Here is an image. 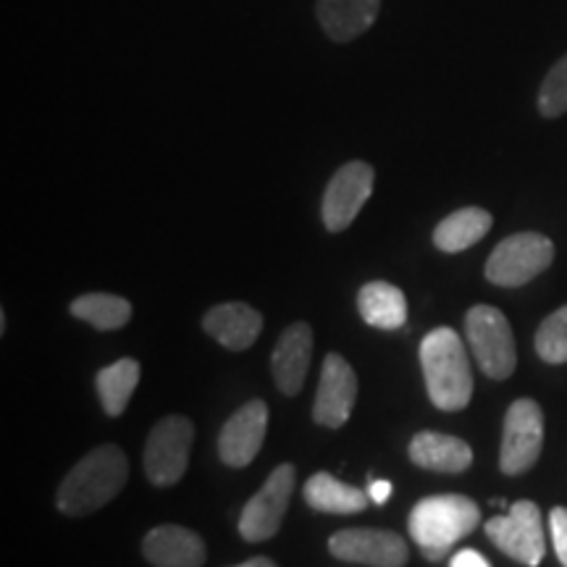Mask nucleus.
<instances>
[{
    "instance_id": "f257e3e1",
    "label": "nucleus",
    "mask_w": 567,
    "mask_h": 567,
    "mask_svg": "<svg viewBox=\"0 0 567 567\" xmlns=\"http://www.w3.org/2000/svg\"><path fill=\"white\" fill-rule=\"evenodd\" d=\"M130 478V460L116 444H103L87 452L61 481L55 505L63 515L82 517L109 505Z\"/></svg>"
},
{
    "instance_id": "f03ea898",
    "label": "nucleus",
    "mask_w": 567,
    "mask_h": 567,
    "mask_svg": "<svg viewBox=\"0 0 567 567\" xmlns=\"http://www.w3.org/2000/svg\"><path fill=\"white\" fill-rule=\"evenodd\" d=\"M425 392L444 413H457L473 396V373L465 342L450 326H439L421 342Z\"/></svg>"
},
{
    "instance_id": "7ed1b4c3",
    "label": "nucleus",
    "mask_w": 567,
    "mask_h": 567,
    "mask_svg": "<svg viewBox=\"0 0 567 567\" xmlns=\"http://www.w3.org/2000/svg\"><path fill=\"white\" fill-rule=\"evenodd\" d=\"M481 523V509L463 494L425 496L408 517L410 538L423 551L429 563H439L450 555L452 547L473 534Z\"/></svg>"
},
{
    "instance_id": "20e7f679",
    "label": "nucleus",
    "mask_w": 567,
    "mask_h": 567,
    "mask_svg": "<svg viewBox=\"0 0 567 567\" xmlns=\"http://www.w3.org/2000/svg\"><path fill=\"white\" fill-rule=\"evenodd\" d=\"M465 337L473 358L488 379L505 381L517 365L515 337L502 310L492 305H476L465 316Z\"/></svg>"
},
{
    "instance_id": "39448f33",
    "label": "nucleus",
    "mask_w": 567,
    "mask_h": 567,
    "mask_svg": "<svg viewBox=\"0 0 567 567\" xmlns=\"http://www.w3.org/2000/svg\"><path fill=\"white\" fill-rule=\"evenodd\" d=\"M555 260V245L538 231H520L502 239L486 260V279L496 287H523Z\"/></svg>"
},
{
    "instance_id": "423d86ee",
    "label": "nucleus",
    "mask_w": 567,
    "mask_h": 567,
    "mask_svg": "<svg viewBox=\"0 0 567 567\" xmlns=\"http://www.w3.org/2000/svg\"><path fill=\"white\" fill-rule=\"evenodd\" d=\"M195 425L184 415H168L153 425L145 444V473L153 486L179 484L189 465Z\"/></svg>"
},
{
    "instance_id": "0eeeda50",
    "label": "nucleus",
    "mask_w": 567,
    "mask_h": 567,
    "mask_svg": "<svg viewBox=\"0 0 567 567\" xmlns=\"http://www.w3.org/2000/svg\"><path fill=\"white\" fill-rule=\"evenodd\" d=\"M486 536L496 549H502L509 559L538 567L547 551V538H544L542 509L536 502H515L509 505L507 515H496L486 523Z\"/></svg>"
},
{
    "instance_id": "6e6552de",
    "label": "nucleus",
    "mask_w": 567,
    "mask_h": 567,
    "mask_svg": "<svg viewBox=\"0 0 567 567\" xmlns=\"http://www.w3.org/2000/svg\"><path fill=\"white\" fill-rule=\"evenodd\" d=\"M544 444V413L534 400H515L505 415L499 467L505 476H520L536 465Z\"/></svg>"
},
{
    "instance_id": "1a4fd4ad",
    "label": "nucleus",
    "mask_w": 567,
    "mask_h": 567,
    "mask_svg": "<svg viewBox=\"0 0 567 567\" xmlns=\"http://www.w3.org/2000/svg\"><path fill=\"white\" fill-rule=\"evenodd\" d=\"M295 484L297 471L292 463L274 467V473L268 476L266 484L260 486V492L243 507L239 534H243L245 542L260 544L276 536V530L281 528L284 515H287L289 496L295 492Z\"/></svg>"
},
{
    "instance_id": "9d476101",
    "label": "nucleus",
    "mask_w": 567,
    "mask_h": 567,
    "mask_svg": "<svg viewBox=\"0 0 567 567\" xmlns=\"http://www.w3.org/2000/svg\"><path fill=\"white\" fill-rule=\"evenodd\" d=\"M373 168L363 161L344 163V166L331 176L321 205L326 229L339 234L358 218V213L363 210V205L373 193Z\"/></svg>"
},
{
    "instance_id": "9b49d317",
    "label": "nucleus",
    "mask_w": 567,
    "mask_h": 567,
    "mask_svg": "<svg viewBox=\"0 0 567 567\" xmlns=\"http://www.w3.org/2000/svg\"><path fill=\"white\" fill-rule=\"evenodd\" d=\"M329 551L344 563L368 567H405L408 542L384 528H347L329 538Z\"/></svg>"
},
{
    "instance_id": "f8f14e48",
    "label": "nucleus",
    "mask_w": 567,
    "mask_h": 567,
    "mask_svg": "<svg viewBox=\"0 0 567 567\" xmlns=\"http://www.w3.org/2000/svg\"><path fill=\"white\" fill-rule=\"evenodd\" d=\"M354 400H358V375H354L352 365L342 354H326L313 405V421L318 425L339 429L350 421Z\"/></svg>"
},
{
    "instance_id": "ddd939ff",
    "label": "nucleus",
    "mask_w": 567,
    "mask_h": 567,
    "mask_svg": "<svg viewBox=\"0 0 567 567\" xmlns=\"http://www.w3.org/2000/svg\"><path fill=\"white\" fill-rule=\"evenodd\" d=\"M268 408L264 400H250L224 423L218 436V455L229 467H245L258 457L266 439Z\"/></svg>"
},
{
    "instance_id": "4468645a",
    "label": "nucleus",
    "mask_w": 567,
    "mask_h": 567,
    "mask_svg": "<svg viewBox=\"0 0 567 567\" xmlns=\"http://www.w3.org/2000/svg\"><path fill=\"white\" fill-rule=\"evenodd\" d=\"M313 354V329L308 323H292L276 342L271 354V371L281 394L295 396L305 384V375Z\"/></svg>"
},
{
    "instance_id": "2eb2a0df",
    "label": "nucleus",
    "mask_w": 567,
    "mask_h": 567,
    "mask_svg": "<svg viewBox=\"0 0 567 567\" xmlns=\"http://www.w3.org/2000/svg\"><path fill=\"white\" fill-rule=\"evenodd\" d=\"M142 555L153 567H203L205 542L182 526H158L142 538Z\"/></svg>"
},
{
    "instance_id": "dca6fc26",
    "label": "nucleus",
    "mask_w": 567,
    "mask_h": 567,
    "mask_svg": "<svg viewBox=\"0 0 567 567\" xmlns=\"http://www.w3.org/2000/svg\"><path fill=\"white\" fill-rule=\"evenodd\" d=\"M203 329L226 350L243 352L258 342L264 331V316L245 302H224L205 313Z\"/></svg>"
},
{
    "instance_id": "f3484780",
    "label": "nucleus",
    "mask_w": 567,
    "mask_h": 567,
    "mask_svg": "<svg viewBox=\"0 0 567 567\" xmlns=\"http://www.w3.org/2000/svg\"><path fill=\"white\" fill-rule=\"evenodd\" d=\"M381 0H318V21L326 38L334 42H352L365 34L379 19Z\"/></svg>"
},
{
    "instance_id": "a211bd4d",
    "label": "nucleus",
    "mask_w": 567,
    "mask_h": 567,
    "mask_svg": "<svg viewBox=\"0 0 567 567\" xmlns=\"http://www.w3.org/2000/svg\"><path fill=\"white\" fill-rule=\"evenodd\" d=\"M410 460L417 467L436 473H463L473 463L471 444L450 434L436 431H421L410 442Z\"/></svg>"
},
{
    "instance_id": "6ab92c4d",
    "label": "nucleus",
    "mask_w": 567,
    "mask_h": 567,
    "mask_svg": "<svg viewBox=\"0 0 567 567\" xmlns=\"http://www.w3.org/2000/svg\"><path fill=\"white\" fill-rule=\"evenodd\" d=\"M358 310L368 326L375 329H400L408 321V302L400 287L389 281H371L360 289Z\"/></svg>"
},
{
    "instance_id": "aec40b11",
    "label": "nucleus",
    "mask_w": 567,
    "mask_h": 567,
    "mask_svg": "<svg viewBox=\"0 0 567 567\" xmlns=\"http://www.w3.org/2000/svg\"><path fill=\"white\" fill-rule=\"evenodd\" d=\"M494 218L484 208H460L434 229V245L442 252H463L486 237Z\"/></svg>"
},
{
    "instance_id": "412c9836",
    "label": "nucleus",
    "mask_w": 567,
    "mask_h": 567,
    "mask_svg": "<svg viewBox=\"0 0 567 567\" xmlns=\"http://www.w3.org/2000/svg\"><path fill=\"white\" fill-rule=\"evenodd\" d=\"M368 496L363 488H354L350 484H342L329 473H316L313 478L305 484V502L318 513L331 515H354L368 507Z\"/></svg>"
},
{
    "instance_id": "4be33fe9",
    "label": "nucleus",
    "mask_w": 567,
    "mask_h": 567,
    "mask_svg": "<svg viewBox=\"0 0 567 567\" xmlns=\"http://www.w3.org/2000/svg\"><path fill=\"white\" fill-rule=\"evenodd\" d=\"M137 384H140L137 360L124 358V360H116V363L109 368H103V371L97 373L95 386H97V394H101L105 413H109L111 417L122 415L126 405H130Z\"/></svg>"
},
{
    "instance_id": "5701e85b",
    "label": "nucleus",
    "mask_w": 567,
    "mask_h": 567,
    "mask_svg": "<svg viewBox=\"0 0 567 567\" xmlns=\"http://www.w3.org/2000/svg\"><path fill=\"white\" fill-rule=\"evenodd\" d=\"M71 316L82 318L90 326H95L97 331H113L122 329V326L130 323L132 318V305L130 300L118 295H105V292H90L76 297L74 302L69 305Z\"/></svg>"
},
{
    "instance_id": "b1692460",
    "label": "nucleus",
    "mask_w": 567,
    "mask_h": 567,
    "mask_svg": "<svg viewBox=\"0 0 567 567\" xmlns=\"http://www.w3.org/2000/svg\"><path fill=\"white\" fill-rule=\"evenodd\" d=\"M536 352L544 363H567V305L544 318L536 331Z\"/></svg>"
},
{
    "instance_id": "393cba45",
    "label": "nucleus",
    "mask_w": 567,
    "mask_h": 567,
    "mask_svg": "<svg viewBox=\"0 0 567 567\" xmlns=\"http://www.w3.org/2000/svg\"><path fill=\"white\" fill-rule=\"evenodd\" d=\"M538 111L547 118L567 113V53L544 76L542 90H538Z\"/></svg>"
},
{
    "instance_id": "a878e982",
    "label": "nucleus",
    "mask_w": 567,
    "mask_h": 567,
    "mask_svg": "<svg viewBox=\"0 0 567 567\" xmlns=\"http://www.w3.org/2000/svg\"><path fill=\"white\" fill-rule=\"evenodd\" d=\"M549 530L551 542H555L557 559L567 567V507H555L549 513Z\"/></svg>"
},
{
    "instance_id": "bb28decb",
    "label": "nucleus",
    "mask_w": 567,
    "mask_h": 567,
    "mask_svg": "<svg viewBox=\"0 0 567 567\" xmlns=\"http://www.w3.org/2000/svg\"><path fill=\"white\" fill-rule=\"evenodd\" d=\"M450 567H492L488 559L476 549H460L455 557H452Z\"/></svg>"
},
{
    "instance_id": "cd10ccee",
    "label": "nucleus",
    "mask_w": 567,
    "mask_h": 567,
    "mask_svg": "<svg viewBox=\"0 0 567 567\" xmlns=\"http://www.w3.org/2000/svg\"><path fill=\"white\" fill-rule=\"evenodd\" d=\"M368 496H371L373 505H384L389 496H392V484H389V481L375 478L371 481V486H368Z\"/></svg>"
},
{
    "instance_id": "c85d7f7f",
    "label": "nucleus",
    "mask_w": 567,
    "mask_h": 567,
    "mask_svg": "<svg viewBox=\"0 0 567 567\" xmlns=\"http://www.w3.org/2000/svg\"><path fill=\"white\" fill-rule=\"evenodd\" d=\"M234 567H279V565H276L274 559H268V557H252V559H247V563L234 565Z\"/></svg>"
}]
</instances>
